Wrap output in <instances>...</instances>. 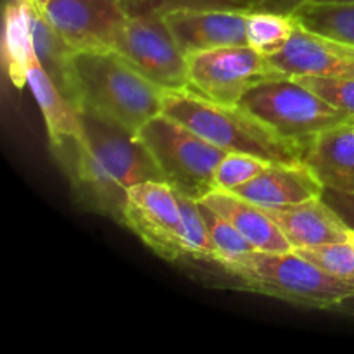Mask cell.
Returning a JSON list of instances; mask_svg holds the SVG:
<instances>
[{"mask_svg":"<svg viewBox=\"0 0 354 354\" xmlns=\"http://www.w3.org/2000/svg\"><path fill=\"white\" fill-rule=\"evenodd\" d=\"M78 120L82 135L61 158L83 199L121 223L128 189L165 182L161 169L147 145L128 128L88 107H80Z\"/></svg>","mask_w":354,"mask_h":354,"instance_id":"6da1fadb","label":"cell"},{"mask_svg":"<svg viewBox=\"0 0 354 354\" xmlns=\"http://www.w3.org/2000/svg\"><path fill=\"white\" fill-rule=\"evenodd\" d=\"M162 114L227 152H244L270 162L303 161L306 147L287 140L242 109L213 102L189 88L165 90Z\"/></svg>","mask_w":354,"mask_h":354,"instance_id":"7a4b0ae2","label":"cell"},{"mask_svg":"<svg viewBox=\"0 0 354 354\" xmlns=\"http://www.w3.org/2000/svg\"><path fill=\"white\" fill-rule=\"evenodd\" d=\"M78 107H88L133 133L162 113V92L114 50L73 54Z\"/></svg>","mask_w":354,"mask_h":354,"instance_id":"3957f363","label":"cell"},{"mask_svg":"<svg viewBox=\"0 0 354 354\" xmlns=\"http://www.w3.org/2000/svg\"><path fill=\"white\" fill-rule=\"evenodd\" d=\"M234 277L241 289L277 297L297 306L328 310L354 294V286L328 275L296 251H251L241 258L216 263Z\"/></svg>","mask_w":354,"mask_h":354,"instance_id":"277c9868","label":"cell"},{"mask_svg":"<svg viewBox=\"0 0 354 354\" xmlns=\"http://www.w3.org/2000/svg\"><path fill=\"white\" fill-rule=\"evenodd\" d=\"M137 135L173 190L194 201L204 199L214 190V173L227 151L162 113L149 120Z\"/></svg>","mask_w":354,"mask_h":354,"instance_id":"5b68a950","label":"cell"},{"mask_svg":"<svg viewBox=\"0 0 354 354\" xmlns=\"http://www.w3.org/2000/svg\"><path fill=\"white\" fill-rule=\"evenodd\" d=\"M239 106L277 135L304 147L318 133L353 118V114L330 106L290 76L266 80L252 86Z\"/></svg>","mask_w":354,"mask_h":354,"instance_id":"8992f818","label":"cell"},{"mask_svg":"<svg viewBox=\"0 0 354 354\" xmlns=\"http://www.w3.org/2000/svg\"><path fill=\"white\" fill-rule=\"evenodd\" d=\"M113 50L159 88H189L187 57L180 50L162 12L137 10L128 14Z\"/></svg>","mask_w":354,"mask_h":354,"instance_id":"52a82bcc","label":"cell"},{"mask_svg":"<svg viewBox=\"0 0 354 354\" xmlns=\"http://www.w3.org/2000/svg\"><path fill=\"white\" fill-rule=\"evenodd\" d=\"M187 64L189 90L225 106H239L252 86L287 76L251 45L197 52L187 57Z\"/></svg>","mask_w":354,"mask_h":354,"instance_id":"ba28073f","label":"cell"},{"mask_svg":"<svg viewBox=\"0 0 354 354\" xmlns=\"http://www.w3.org/2000/svg\"><path fill=\"white\" fill-rule=\"evenodd\" d=\"M124 227L166 261L187 259L185 221L178 196L166 182H144L128 189Z\"/></svg>","mask_w":354,"mask_h":354,"instance_id":"9c48e42d","label":"cell"},{"mask_svg":"<svg viewBox=\"0 0 354 354\" xmlns=\"http://www.w3.org/2000/svg\"><path fill=\"white\" fill-rule=\"evenodd\" d=\"M124 0H50L45 19L75 52L113 50L128 19Z\"/></svg>","mask_w":354,"mask_h":354,"instance_id":"30bf717a","label":"cell"},{"mask_svg":"<svg viewBox=\"0 0 354 354\" xmlns=\"http://www.w3.org/2000/svg\"><path fill=\"white\" fill-rule=\"evenodd\" d=\"M248 14L237 10L171 9L162 12L185 57L232 45H248Z\"/></svg>","mask_w":354,"mask_h":354,"instance_id":"8fae6325","label":"cell"},{"mask_svg":"<svg viewBox=\"0 0 354 354\" xmlns=\"http://www.w3.org/2000/svg\"><path fill=\"white\" fill-rule=\"evenodd\" d=\"M270 62L287 76L354 78V47L297 26L286 47Z\"/></svg>","mask_w":354,"mask_h":354,"instance_id":"7c38bea8","label":"cell"},{"mask_svg":"<svg viewBox=\"0 0 354 354\" xmlns=\"http://www.w3.org/2000/svg\"><path fill=\"white\" fill-rule=\"evenodd\" d=\"M324 183L304 161L272 162L244 185L230 190L265 209L306 203L324 196Z\"/></svg>","mask_w":354,"mask_h":354,"instance_id":"4fadbf2b","label":"cell"},{"mask_svg":"<svg viewBox=\"0 0 354 354\" xmlns=\"http://www.w3.org/2000/svg\"><path fill=\"white\" fill-rule=\"evenodd\" d=\"M265 211L279 225L294 249L349 242L351 228L322 197Z\"/></svg>","mask_w":354,"mask_h":354,"instance_id":"5bb4252c","label":"cell"},{"mask_svg":"<svg viewBox=\"0 0 354 354\" xmlns=\"http://www.w3.org/2000/svg\"><path fill=\"white\" fill-rule=\"evenodd\" d=\"M201 203L223 216L254 251L266 252H289L294 251L290 242L279 228V225L270 218L263 207L242 199L230 190L214 189Z\"/></svg>","mask_w":354,"mask_h":354,"instance_id":"9a60e30c","label":"cell"},{"mask_svg":"<svg viewBox=\"0 0 354 354\" xmlns=\"http://www.w3.org/2000/svg\"><path fill=\"white\" fill-rule=\"evenodd\" d=\"M303 161L325 189L354 192V116L308 142Z\"/></svg>","mask_w":354,"mask_h":354,"instance_id":"2e32d148","label":"cell"},{"mask_svg":"<svg viewBox=\"0 0 354 354\" xmlns=\"http://www.w3.org/2000/svg\"><path fill=\"white\" fill-rule=\"evenodd\" d=\"M26 82L44 114L52 147L61 154L66 149L71 147L82 135L78 111L69 104L57 85L52 82L48 73L41 68L37 54L33 55L28 66Z\"/></svg>","mask_w":354,"mask_h":354,"instance_id":"e0dca14e","label":"cell"},{"mask_svg":"<svg viewBox=\"0 0 354 354\" xmlns=\"http://www.w3.org/2000/svg\"><path fill=\"white\" fill-rule=\"evenodd\" d=\"M33 3L30 0H9L3 16V66L10 83L17 88L26 85V71L35 55Z\"/></svg>","mask_w":354,"mask_h":354,"instance_id":"ac0fdd59","label":"cell"},{"mask_svg":"<svg viewBox=\"0 0 354 354\" xmlns=\"http://www.w3.org/2000/svg\"><path fill=\"white\" fill-rule=\"evenodd\" d=\"M31 26H33V47L38 62L48 73L62 95L76 109L78 100H76L75 82H73V54L75 50L62 40L61 35L45 19L44 12L35 6Z\"/></svg>","mask_w":354,"mask_h":354,"instance_id":"d6986e66","label":"cell"},{"mask_svg":"<svg viewBox=\"0 0 354 354\" xmlns=\"http://www.w3.org/2000/svg\"><path fill=\"white\" fill-rule=\"evenodd\" d=\"M290 16L304 30L354 47V3L306 2Z\"/></svg>","mask_w":354,"mask_h":354,"instance_id":"ffe728a7","label":"cell"},{"mask_svg":"<svg viewBox=\"0 0 354 354\" xmlns=\"http://www.w3.org/2000/svg\"><path fill=\"white\" fill-rule=\"evenodd\" d=\"M297 23L290 14L272 12V10H254L248 14V45L259 54L270 55L282 50L296 31Z\"/></svg>","mask_w":354,"mask_h":354,"instance_id":"44dd1931","label":"cell"},{"mask_svg":"<svg viewBox=\"0 0 354 354\" xmlns=\"http://www.w3.org/2000/svg\"><path fill=\"white\" fill-rule=\"evenodd\" d=\"M176 192V190H175ZM182 209L183 221H185V252L187 259H203V261H218L216 248L213 245L207 227L204 223L203 213H201L199 201L189 199L176 192Z\"/></svg>","mask_w":354,"mask_h":354,"instance_id":"7402d4cb","label":"cell"},{"mask_svg":"<svg viewBox=\"0 0 354 354\" xmlns=\"http://www.w3.org/2000/svg\"><path fill=\"white\" fill-rule=\"evenodd\" d=\"M294 251L327 272L328 275L354 286V248L351 242H337V244L294 249Z\"/></svg>","mask_w":354,"mask_h":354,"instance_id":"603a6c76","label":"cell"},{"mask_svg":"<svg viewBox=\"0 0 354 354\" xmlns=\"http://www.w3.org/2000/svg\"><path fill=\"white\" fill-rule=\"evenodd\" d=\"M201 213H203L204 223L207 227V234H209L213 245L216 248L218 261H230V259L241 258V256L248 254V252L254 251L248 241L225 220L218 213H214L211 207L199 201Z\"/></svg>","mask_w":354,"mask_h":354,"instance_id":"cb8c5ba5","label":"cell"},{"mask_svg":"<svg viewBox=\"0 0 354 354\" xmlns=\"http://www.w3.org/2000/svg\"><path fill=\"white\" fill-rule=\"evenodd\" d=\"M272 165L270 161L244 152H228L214 173V189L234 190L258 176Z\"/></svg>","mask_w":354,"mask_h":354,"instance_id":"d4e9b609","label":"cell"},{"mask_svg":"<svg viewBox=\"0 0 354 354\" xmlns=\"http://www.w3.org/2000/svg\"><path fill=\"white\" fill-rule=\"evenodd\" d=\"M128 12L137 10H158L166 12L171 9H214L254 12L263 10V0H124Z\"/></svg>","mask_w":354,"mask_h":354,"instance_id":"484cf974","label":"cell"},{"mask_svg":"<svg viewBox=\"0 0 354 354\" xmlns=\"http://www.w3.org/2000/svg\"><path fill=\"white\" fill-rule=\"evenodd\" d=\"M330 106L354 116V78H324V76H290Z\"/></svg>","mask_w":354,"mask_h":354,"instance_id":"4316f807","label":"cell"},{"mask_svg":"<svg viewBox=\"0 0 354 354\" xmlns=\"http://www.w3.org/2000/svg\"><path fill=\"white\" fill-rule=\"evenodd\" d=\"M322 199L339 214V218L351 230H354V192H339V190L325 189Z\"/></svg>","mask_w":354,"mask_h":354,"instance_id":"83f0119b","label":"cell"},{"mask_svg":"<svg viewBox=\"0 0 354 354\" xmlns=\"http://www.w3.org/2000/svg\"><path fill=\"white\" fill-rule=\"evenodd\" d=\"M306 2L317 3H354V0H263V10H272V12L290 14L296 7Z\"/></svg>","mask_w":354,"mask_h":354,"instance_id":"f1b7e54d","label":"cell"},{"mask_svg":"<svg viewBox=\"0 0 354 354\" xmlns=\"http://www.w3.org/2000/svg\"><path fill=\"white\" fill-rule=\"evenodd\" d=\"M328 311H334V313H341V315H348V317H354V294L344 297V299H341L339 303H335L334 306L328 308Z\"/></svg>","mask_w":354,"mask_h":354,"instance_id":"f546056e","label":"cell"},{"mask_svg":"<svg viewBox=\"0 0 354 354\" xmlns=\"http://www.w3.org/2000/svg\"><path fill=\"white\" fill-rule=\"evenodd\" d=\"M30 2L33 3L38 10H41V12H44V9L47 7V3L50 2V0H30Z\"/></svg>","mask_w":354,"mask_h":354,"instance_id":"4dcf8cb0","label":"cell"},{"mask_svg":"<svg viewBox=\"0 0 354 354\" xmlns=\"http://www.w3.org/2000/svg\"><path fill=\"white\" fill-rule=\"evenodd\" d=\"M349 242H351V244H353V248H354V230L349 232Z\"/></svg>","mask_w":354,"mask_h":354,"instance_id":"1f68e13d","label":"cell"}]
</instances>
